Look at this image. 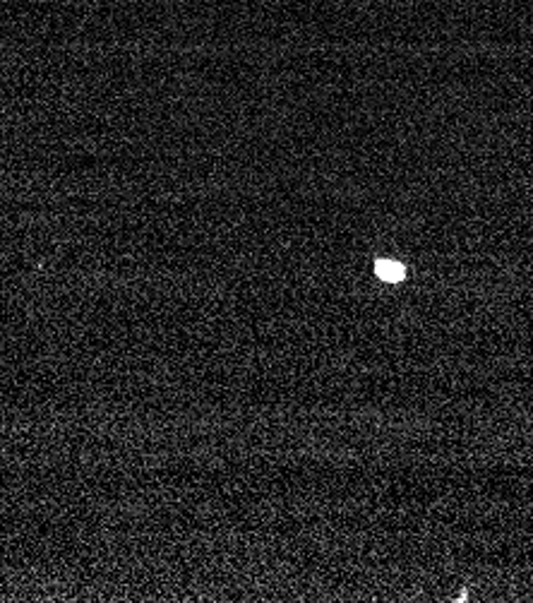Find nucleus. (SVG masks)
<instances>
[{
  "label": "nucleus",
  "mask_w": 533,
  "mask_h": 603,
  "mask_svg": "<svg viewBox=\"0 0 533 603\" xmlns=\"http://www.w3.org/2000/svg\"><path fill=\"white\" fill-rule=\"evenodd\" d=\"M375 272L382 281H401L406 276V267L401 262H394V260H378L375 262Z\"/></svg>",
  "instance_id": "nucleus-1"
}]
</instances>
